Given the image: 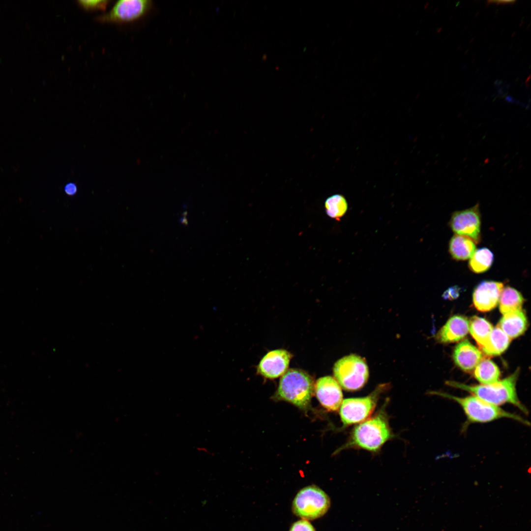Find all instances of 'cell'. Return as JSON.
Wrapping results in <instances>:
<instances>
[{"instance_id":"obj_1","label":"cell","mask_w":531,"mask_h":531,"mask_svg":"<svg viewBox=\"0 0 531 531\" xmlns=\"http://www.w3.org/2000/svg\"><path fill=\"white\" fill-rule=\"evenodd\" d=\"M393 437L388 417L383 409L356 426L343 448H356L378 452Z\"/></svg>"},{"instance_id":"obj_2","label":"cell","mask_w":531,"mask_h":531,"mask_svg":"<svg viewBox=\"0 0 531 531\" xmlns=\"http://www.w3.org/2000/svg\"><path fill=\"white\" fill-rule=\"evenodd\" d=\"M519 374L517 369L512 375L501 381L489 384L468 385L455 381H446L447 385L461 389L491 404L499 406L506 403L511 404L524 413H528L527 408L518 398L516 384Z\"/></svg>"},{"instance_id":"obj_3","label":"cell","mask_w":531,"mask_h":531,"mask_svg":"<svg viewBox=\"0 0 531 531\" xmlns=\"http://www.w3.org/2000/svg\"><path fill=\"white\" fill-rule=\"evenodd\" d=\"M430 394L454 401L463 410L470 423H487L506 418L529 425L526 419L518 415L507 412L499 406L488 403L473 395L460 397L444 392L431 391Z\"/></svg>"},{"instance_id":"obj_4","label":"cell","mask_w":531,"mask_h":531,"mask_svg":"<svg viewBox=\"0 0 531 531\" xmlns=\"http://www.w3.org/2000/svg\"><path fill=\"white\" fill-rule=\"evenodd\" d=\"M314 389L313 380L308 373L291 369L282 376L275 397L305 410L310 405Z\"/></svg>"},{"instance_id":"obj_5","label":"cell","mask_w":531,"mask_h":531,"mask_svg":"<svg viewBox=\"0 0 531 531\" xmlns=\"http://www.w3.org/2000/svg\"><path fill=\"white\" fill-rule=\"evenodd\" d=\"M330 506L329 496L320 488L310 485L300 490L292 502L293 513L302 519L313 520L323 516Z\"/></svg>"},{"instance_id":"obj_6","label":"cell","mask_w":531,"mask_h":531,"mask_svg":"<svg viewBox=\"0 0 531 531\" xmlns=\"http://www.w3.org/2000/svg\"><path fill=\"white\" fill-rule=\"evenodd\" d=\"M333 374L340 386L347 391L361 389L369 378V369L363 358L350 354L339 359L334 364Z\"/></svg>"},{"instance_id":"obj_7","label":"cell","mask_w":531,"mask_h":531,"mask_svg":"<svg viewBox=\"0 0 531 531\" xmlns=\"http://www.w3.org/2000/svg\"><path fill=\"white\" fill-rule=\"evenodd\" d=\"M386 385L377 387L369 395L361 398L344 399L340 406L339 414L345 426L361 422L374 411L380 394L386 389Z\"/></svg>"},{"instance_id":"obj_8","label":"cell","mask_w":531,"mask_h":531,"mask_svg":"<svg viewBox=\"0 0 531 531\" xmlns=\"http://www.w3.org/2000/svg\"><path fill=\"white\" fill-rule=\"evenodd\" d=\"M152 4L149 0H120L109 12L96 17L95 20L101 23L117 24L133 22L145 16Z\"/></svg>"},{"instance_id":"obj_9","label":"cell","mask_w":531,"mask_h":531,"mask_svg":"<svg viewBox=\"0 0 531 531\" xmlns=\"http://www.w3.org/2000/svg\"><path fill=\"white\" fill-rule=\"evenodd\" d=\"M450 227L456 234L467 236L475 243L480 238V215L479 205L470 208L454 212L450 218Z\"/></svg>"},{"instance_id":"obj_10","label":"cell","mask_w":531,"mask_h":531,"mask_svg":"<svg viewBox=\"0 0 531 531\" xmlns=\"http://www.w3.org/2000/svg\"><path fill=\"white\" fill-rule=\"evenodd\" d=\"M502 282L484 280L475 287L472 295L473 304L477 310L487 312L497 305L503 289Z\"/></svg>"},{"instance_id":"obj_11","label":"cell","mask_w":531,"mask_h":531,"mask_svg":"<svg viewBox=\"0 0 531 531\" xmlns=\"http://www.w3.org/2000/svg\"><path fill=\"white\" fill-rule=\"evenodd\" d=\"M316 395L321 404L330 411H336L343 401L341 386L331 376H324L317 380L314 386Z\"/></svg>"},{"instance_id":"obj_12","label":"cell","mask_w":531,"mask_h":531,"mask_svg":"<svg viewBox=\"0 0 531 531\" xmlns=\"http://www.w3.org/2000/svg\"><path fill=\"white\" fill-rule=\"evenodd\" d=\"M291 358V354L285 350L270 351L260 361L258 372L266 378H277L287 372Z\"/></svg>"},{"instance_id":"obj_13","label":"cell","mask_w":531,"mask_h":531,"mask_svg":"<svg viewBox=\"0 0 531 531\" xmlns=\"http://www.w3.org/2000/svg\"><path fill=\"white\" fill-rule=\"evenodd\" d=\"M482 356L481 352L467 339L458 344L453 354L455 364L466 372L473 370L482 359Z\"/></svg>"},{"instance_id":"obj_14","label":"cell","mask_w":531,"mask_h":531,"mask_svg":"<svg viewBox=\"0 0 531 531\" xmlns=\"http://www.w3.org/2000/svg\"><path fill=\"white\" fill-rule=\"evenodd\" d=\"M469 330L468 319L463 316L455 315L451 317L440 330L437 339L443 343L457 342L463 338Z\"/></svg>"},{"instance_id":"obj_15","label":"cell","mask_w":531,"mask_h":531,"mask_svg":"<svg viewBox=\"0 0 531 531\" xmlns=\"http://www.w3.org/2000/svg\"><path fill=\"white\" fill-rule=\"evenodd\" d=\"M528 321L522 310L503 315L497 326L511 339L522 334L527 328Z\"/></svg>"},{"instance_id":"obj_16","label":"cell","mask_w":531,"mask_h":531,"mask_svg":"<svg viewBox=\"0 0 531 531\" xmlns=\"http://www.w3.org/2000/svg\"><path fill=\"white\" fill-rule=\"evenodd\" d=\"M476 250L475 242L470 238L456 234L450 239L449 251L456 260L464 261L470 259Z\"/></svg>"},{"instance_id":"obj_17","label":"cell","mask_w":531,"mask_h":531,"mask_svg":"<svg viewBox=\"0 0 531 531\" xmlns=\"http://www.w3.org/2000/svg\"><path fill=\"white\" fill-rule=\"evenodd\" d=\"M511 339L499 327L493 328L485 344L481 349L487 355H497L508 347Z\"/></svg>"},{"instance_id":"obj_18","label":"cell","mask_w":531,"mask_h":531,"mask_svg":"<svg viewBox=\"0 0 531 531\" xmlns=\"http://www.w3.org/2000/svg\"><path fill=\"white\" fill-rule=\"evenodd\" d=\"M524 298L517 290L510 287L503 288L500 299V310L503 315L522 310Z\"/></svg>"},{"instance_id":"obj_19","label":"cell","mask_w":531,"mask_h":531,"mask_svg":"<svg viewBox=\"0 0 531 531\" xmlns=\"http://www.w3.org/2000/svg\"><path fill=\"white\" fill-rule=\"evenodd\" d=\"M469 331L480 349L487 342L493 329L492 325L485 319L473 316L469 321Z\"/></svg>"},{"instance_id":"obj_20","label":"cell","mask_w":531,"mask_h":531,"mask_svg":"<svg viewBox=\"0 0 531 531\" xmlns=\"http://www.w3.org/2000/svg\"><path fill=\"white\" fill-rule=\"evenodd\" d=\"M500 371L497 366L488 359H482L474 369V376L482 384H489L499 381Z\"/></svg>"},{"instance_id":"obj_21","label":"cell","mask_w":531,"mask_h":531,"mask_svg":"<svg viewBox=\"0 0 531 531\" xmlns=\"http://www.w3.org/2000/svg\"><path fill=\"white\" fill-rule=\"evenodd\" d=\"M493 260L492 252L487 248H481L475 250L470 258L469 267L473 272L482 273L490 268Z\"/></svg>"},{"instance_id":"obj_22","label":"cell","mask_w":531,"mask_h":531,"mask_svg":"<svg viewBox=\"0 0 531 531\" xmlns=\"http://www.w3.org/2000/svg\"><path fill=\"white\" fill-rule=\"evenodd\" d=\"M324 207L328 216L338 220L346 213L348 203L342 195L334 194L326 199Z\"/></svg>"},{"instance_id":"obj_23","label":"cell","mask_w":531,"mask_h":531,"mask_svg":"<svg viewBox=\"0 0 531 531\" xmlns=\"http://www.w3.org/2000/svg\"><path fill=\"white\" fill-rule=\"evenodd\" d=\"M79 5L88 11H93L96 10H103L106 9L109 0H78L77 1Z\"/></svg>"},{"instance_id":"obj_24","label":"cell","mask_w":531,"mask_h":531,"mask_svg":"<svg viewBox=\"0 0 531 531\" xmlns=\"http://www.w3.org/2000/svg\"><path fill=\"white\" fill-rule=\"evenodd\" d=\"M289 531H316L313 526L308 520L301 519L294 522Z\"/></svg>"},{"instance_id":"obj_25","label":"cell","mask_w":531,"mask_h":531,"mask_svg":"<svg viewBox=\"0 0 531 531\" xmlns=\"http://www.w3.org/2000/svg\"><path fill=\"white\" fill-rule=\"evenodd\" d=\"M460 289L456 287H452L448 288L444 292L443 296L444 298L455 299L459 295Z\"/></svg>"},{"instance_id":"obj_26","label":"cell","mask_w":531,"mask_h":531,"mask_svg":"<svg viewBox=\"0 0 531 531\" xmlns=\"http://www.w3.org/2000/svg\"><path fill=\"white\" fill-rule=\"evenodd\" d=\"M77 191V188L75 184L69 183L64 187V191L68 195H74Z\"/></svg>"},{"instance_id":"obj_27","label":"cell","mask_w":531,"mask_h":531,"mask_svg":"<svg viewBox=\"0 0 531 531\" xmlns=\"http://www.w3.org/2000/svg\"><path fill=\"white\" fill-rule=\"evenodd\" d=\"M428 3H426V4H425V6H424V8H426V7H427V6H428Z\"/></svg>"}]
</instances>
